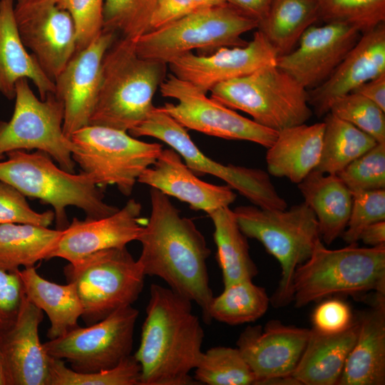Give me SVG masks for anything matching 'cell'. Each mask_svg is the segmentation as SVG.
Here are the masks:
<instances>
[{
    "mask_svg": "<svg viewBox=\"0 0 385 385\" xmlns=\"http://www.w3.org/2000/svg\"><path fill=\"white\" fill-rule=\"evenodd\" d=\"M151 211L138 238L141 253L137 260L143 274L165 281L175 292L196 303L207 322L213 294L207 260L210 250L193 221L183 217L169 196L151 188Z\"/></svg>",
    "mask_w": 385,
    "mask_h": 385,
    "instance_id": "obj_1",
    "label": "cell"
},
{
    "mask_svg": "<svg viewBox=\"0 0 385 385\" xmlns=\"http://www.w3.org/2000/svg\"><path fill=\"white\" fill-rule=\"evenodd\" d=\"M192 302L157 284L150 299L139 347L134 354L141 370V385L197 384L190 372L202 354L204 330Z\"/></svg>",
    "mask_w": 385,
    "mask_h": 385,
    "instance_id": "obj_2",
    "label": "cell"
},
{
    "mask_svg": "<svg viewBox=\"0 0 385 385\" xmlns=\"http://www.w3.org/2000/svg\"><path fill=\"white\" fill-rule=\"evenodd\" d=\"M168 64L139 56L134 42L118 38L106 52L89 125L129 131L148 116Z\"/></svg>",
    "mask_w": 385,
    "mask_h": 385,
    "instance_id": "obj_3",
    "label": "cell"
},
{
    "mask_svg": "<svg viewBox=\"0 0 385 385\" xmlns=\"http://www.w3.org/2000/svg\"><path fill=\"white\" fill-rule=\"evenodd\" d=\"M0 180L11 185L26 197L50 205L59 230L69 225L66 213L69 206L82 210L88 219L105 217L119 209L104 201L103 190L88 175L62 169L41 150L9 153L0 160Z\"/></svg>",
    "mask_w": 385,
    "mask_h": 385,
    "instance_id": "obj_4",
    "label": "cell"
},
{
    "mask_svg": "<svg viewBox=\"0 0 385 385\" xmlns=\"http://www.w3.org/2000/svg\"><path fill=\"white\" fill-rule=\"evenodd\" d=\"M368 292L385 296V245L331 250L320 238L293 276L292 302L297 308L334 294Z\"/></svg>",
    "mask_w": 385,
    "mask_h": 385,
    "instance_id": "obj_5",
    "label": "cell"
},
{
    "mask_svg": "<svg viewBox=\"0 0 385 385\" xmlns=\"http://www.w3.org/2000/svg\"><path fill=\"white\" fill-rule=\"evenodd\" d=\"M232 211L242 233L258 240L278 261L281 277L270 303L275 307L287 306L292 302V280L297 267L310 257L321 238L314 213L304 202L289 210L242 205Z\"/></svg>",
    "mask_w": 385,
    "mask_h": 385,
    "instance_id": "obj_6",
    "label": "cell"
},
{
    "mask_svg": "<svg viewBox=\"0 0 385 385\" xmlns=\"http://www.w3.org/2000/svg\"><path fill=\"white\" fill-rule=\"evenodd\" d=\"M210 92L211 98L277 132L305 123L313 115L307 90L276 63L220 83Z\"/></svg>",
    "mask_w": 385,
    "mask_h": 385,
    "instance_id": "obj_7",
    "label": "cell"
},
{
    "mask_svg": "<svg viewBox=\"0 0 385 385\" xmlns=\"http://www.w3.org/2000/svg\"><path fill=\"white\" fill-rule=\"evenodd\" d=\"M259 24L228 3L195 9L163 28L147 32L135 43L137 54L168 64L192 50H216L243 46L242 36Z\"/></svg>",
    "mask_w": 385,
    "mask_h": 385,
    "instance_id": "obj_8",
    "label": "cell"
},
{
    "mask_svg": "<svg viewBox=\"0 0 385 385\" xmlns=\"http://www.w3.org/2000/svg\"><path fill=\"white\" fill-rule=\"evenodd\" d=\"M67 283L74 284L86 325L132 305L142 292L145 274L126 247L91 254L64 267Z\"/></svg>",
    "mask_w": 385,
    "mask_h": 385,
    "instance_id": "obj_9",
    "label": "cell"
},
{
    "mask_svg": "<svg viewBox=\"0 0 385 385\" xmlns=\"http://www.w3.org/2000/svg\"><path fill=\"white\" fill-rule=\"evenodd\" d=\"M70 139L76 150L72 158L101 190L114 185L124 195H131L140 175L157 160L163 146L136 139L127 131L88 125Z\"/></svg>",
    "mask_w": 385,
    "mask_h": 385,
    "instance_id": "obj_10",
    "label": "cell"
},
{
    "mask_svg": "<svg viewBox=\"0 0 385 385\" xmlns=\"http://www.w3.org/2000/svg\"><path fill=\"white\" fill-rule=\"evenodd\" d=\"M128 132L133 137L149 136L162 140L178 152L196 175L210 174L222 180L255 206L267 210L287 207L266 171L224 165L206 156L190 138L187 129L161 107H155L144 121Z\"/></svg>",
    "mask_w": 385,
    "mask_h": 385,
    "instance_id": "obj_11",
    "label": "cell"
},
{
    "mask_svg": "<svg viewBox=\"0 0 385 385\" xmlns=\"http://www.w3.org/2000/svg\"><path fill=\"white\" fill-rule=\"evenodd\" d=\"M11 118L0 120V160L15 150H41L48 154L63 170L74 173L72 154L76 147L63 133L64 108L54 93L38 98L28 79L16 85Z\"/></svg>",
    "mask_w": 385,
    "mask_h": 385,
    "instance_id": "obj_12",
    "label": "cell"
},
{
    "mask_svg": "<svg viewBox=\"0 0 385 385\" xmlns=\"http://www.w3.org/2000/svg\"><path fill=\"white\" fill-rule=\"evenodd\" d=\"M138 311L121 307L96 323L79 326L43 344L47 354L70 364L79 372H95L116 366L129 356Z\"/></svg>",
    "mask_w": 385,
    "mask_h": 385,
    "instance_id": "obj_13",
    "label": "cell"
},
{
    "mask_svg": "<svg viewBox=\"0 0 385 385\" xmlns=\"http://www.w3.org/2000/svg\"><path fill=\"white\" fill-rule=\"evenodd\" d=\"M163 97L177 100L161 108L186 129L227 140H247L270 148L278 132L245 118L208 98L192 83L170 73L160 86Z\"/></svg>",
    "mask_w": 385,
    "mask_h": 385,
    "instance_id": "obj_14",
    "label": "cell"
},
{
    "mask_svg": "<svg viewBox=\"0 0 385 385\" xmlns=\"http://www.w3.org/2000/svg\"><path fill=\"white\" fill-rule=\"evenodd\" d=\"M20 38L53 82L76 52V30L70 14L56 0L14 2Z\"/></svg>",
    "mask_w": 385,
    "mask_h": 385,
    "instance_id": "obj_15",
    "label": "cell"
},
{
    "mask_svg": "<svg viewBox=\"0 0 385 385\" xmlns=\"http://www.w3.org/2000/svg\"><path fill=\"white\" fill-rule=\"evenodd\" d=\"M117 37L115 33L103 31L86 48L75 53L54 80V93L64 108L63 130L68 138L89 125L100 90L103 58Z\"/></svg>",
    "mask_w": 385,
    "mask_h": 385,
    "instance_id": "obj_16",
    "label": "cell"
},
{
    "mask_svg": "<svg viewBox=\"0 0 385 385\" xmlns=\"http://www.w3.org/2000/svg\"><path fill=\"white\" fill-rule=\"evenodd\" d=\"M278 55L262 32L243 46L222 47L210 55L192 52L170 62L172 74L207 93L220 83L248 75L260 68L276 63Z\"/></svg>",
    "mask_w": 385,
    "mask_h": 385,
    "instance_id": "obj_17",
    "label": "cell"
},
{
    "mask_svg": "<svg viewBox=\"0 0 385 385\" xmlns=\"http://www.w3.org/2000/svg\"><path fill=\"white\" fill-rule=\"evenodd\" d=\"M356 28L342 23L312 25L289 53L278 56L277 66L307 90L325 81L361 37Z\"/></svg>",
    "mask_w": 385,
    "mask_h": 385,
    "instance_id": "obj_18",
    "label": "cell"
},
{
    "mask_svg": "<svg viewBox=\"0 0 385 385\" xmlns=\"http://www.w3.org/2000/svg\"><path fill=\"white\" fill-rule=\"evenodd\" d=\"M309 332L277 319L267 322L264 327L247 326L236 344L255 377V385L292 376Z\"/></svg>",
    "mask_w": 385,
    "mask_h": 385,
    "instance_id": "obj_19",
    "label": "cell"
},
{
    "mask_svg": "<svg viewBox=\"0 0 385 385\" xmlns=\"http://www.w3.org/2000/svg\"><path fill=\"white\" fill-rule=\"evenodd\" d=\"M141 212V204L130 199L109 216L83 220L73 218L61 231L48 260L60 257L73 263L101 250L126 247L138 240L146 223Z\"/></svg>",
    "mask_w": 385,
    "mask_h": 385,
    "instance_id": "obj_20",
    "label": "cell"
},
{
    "mask_svg": "<svg viewBox=\"0 0 385 385\" xmlns=\"http://www.w3.org/2000/svg\"><path fill=\"white\" fill-rule=\"evenodd\" d=\"M383 73H385V22L361 34L331 76L318 86L307 90L309 105L317 116H324L337 99Z\"/></svg>",
    "mask_w": 385,
    "mask_h": 385,
    "instance_id": "obj_21",
    "label": "cell"
},
{
    "mask_svg": "<svg viewBox=\"0 0 385 385\" xmlns=\"http://www.w3.org/2000/svg\"><path fill=\"white\" fill-rule=\"evenodd\" d=\"M43 311L24 295L13 324L0 332L10 385H49V356L38 335Z\"/></svg>",
    "mask_w": 385,
    "mask_h": 385,
    "instance_id": "obj_22",
    "label": "cell"
},
{
    "mask_svg": "<svg viewBox=\"0 0 385 385\" xmlns=\"http://www.w3.org/2000/svg\"><path fill=\"white\" fill-rule=\"evenodd\" d=\"M138 182L175 197L188 203L191 209L204 211L207 215L229 207L237 197L227 185H217L199 179L173 148L163 149L155 162L140 175Z\"/></svg>",
    "mask_w": 385,
    "mask_h": 385,
    "instance_id": "obj_23",
    "label": "cell"
},
{
    "mask_svg": "<svg viewBox=\"0 0 385 385\" xmlns=\"http://www.w3.org/2000/svg\"><path fill=\"white\" fill-rule=\"evenodd\" d=\"M374 302L356 318L357 337L337 385L385 384V296Z\"/></svg>",
    "mask_w": 385,
    "mask_h": 385,
    "instance_id": "obj_24",
    "label": "cell"
},
{
    "mask_svg": "<svg viewBox=\"0 0 385 385\" xmlns=\"http://www.w3.org/2000/svg\"><path fill=\"white\" fill-rule=\"evenodd\" d=\"M14 8V0H0V93L14 100L16 83L26 78L44 100L48 94L55 93V84L35 56L27 52L18 31Z\"/></svg>",
    "mask_w": 385,
    "mask_h": 385,
    "instance_id": "obj_25",
    "label": "cell"
},
{
    "mask_svg": "<svg viewBox=\"0 0 385 385\" xmlns=\"http://www.w3.org/2000/svg\"><path fill=\"white\" fill-rule=\"evenodd\" d=\"M324 127L322 121L293 125L279 131L266 154L269 174L287 178L296 184L303 180L319 163Z\"/></svg>",
    "mask_w": 385,
    "mask_h": 385,
    "instance_id": "obj_26",
    "label": "cell"
},
{
    "mask_svg": "<svg viewBox=\"0 0 385 385\" xmlns=\"http://www.w3.org/2000/svg\"><path fill=\"white\" fill-rule=\"evenodd\" d=\"M358 321L344 331L325 334L310 329L292 376L300 385L337 384L358 333Z\"/></svg>",
    "mask_w": 385,
    "mask_h": 385,
    "instance_id": "obj_27",
    "label": "cell"
},
{
    "mask_svg": "<svg viewBox=\"0 0 385 385\" xmlns=\"http://www.w3.org/2000/svg\"><path fill=\"white\" fill-rule=\"evenodd\" d=\"M298 185L304 202L314 213L321 239L329 245L345 230L352 193L336 174L311 171Z\"/></svg>",
    "mask_w": 385,
    "mask_h": 385,
    "instance_id": "obj_28",
    "label": "cell"
},
{
    "mask_svg": "<svg viewBox=\"0 0 385 385\" xmlns=\"http://www.w3.org/2000/svg\"><path fill=\"white\" fill-rule=\"evenodd\" d=\"M24 294L44 312L51 322L49 339L61 337L78 327L83 309L73 284H58L41 277L34 267L19 270Z\"/></svg>",
    "mask_w": 385,
    "mask_h": 385,
    "instance_id": "obj_29",
    "label": "cell"
},
{
    "mask_svg": "<svg viewBox=\"0 0 385 385\" xmlns=\"http://www.w3.org/2000/svg\"><path fill=\"white\" fill-rule=\"evenodd\" d=\"M208 215L214 225L216 258L224 287L252 280L258 274V269L250 256L247 237L240 229L233 211L229 207H224Z\"/></svg>",
    "mask_w": 385,
    "mask_h": 385,
    "instance_id": "obj_30",
    "label": "cell"
},
{
    "mask_svg": "<svg viewBox=\"0 0 385 385\" xmlns=\"http://www.w3.org/2000/svg\"><path fill=\"white\" fill-rule=\"evenodd\" d=\"M61 231L30 224L0 225V269L15 272L48 260Z\"/></svg>",
    "mask_w": 385,
    "mask_h": 385,
    "instance_id": "obj_31",
    "label": "cell"
},
{
    "mask_svg": "<svg viewBox=\"0 0 385 385\" xmlns=\"http://www.w3.org/2000/svg\"><path fill=\"white\" fill-rule=\"evenodd\" d=\"M318 19L317 0H273L257 29L280 56L291 52L304 31Z\"/></svg>",
    "mask_w": 385,
    "mask_h": 385,
    "instance_id": "obj_32",
    "label": "cell"
},
{
    "mask_svg": "<svg viewBox=\"0 0 385 385\" xmlns=\"http://www.w3.org/2000/svg\"><path fill=\"white\" fill-rule=\"evenodd\" d=\"M321 157L314 170L337 174L376 143L371 135L331 113L324 115Z\"/></svg>",
    "mask_w": 385,
    "mask_h": 385,
    "instance_id": "obj_33",
    "label": "cell"
},
{
    "mask_svg": "<svg viewBox=\"0 0 385 385\" xmlns=\"http://www.w3.org/2000/svg\"><path fill=\"white\" fill-rule=\"evenodd\" d=\"M270 298L264 287L243 280L224 287L213 297L208 308L207 322L212 319L235 326L255 322L267 311Z\"/></svg>",
    "mask_w": 385,
    "mask_h": 385,
    "instance_id": "obj_34",
    "label": "cell"
},
{
    "mask_svg": "<svg viewBox=\"0 0 385 385\" xmlns=\"http://www.w3.org/2000/svg\"><path fill=\"white\" fill-rule=\"evenodd\" d=\"M194 379L207 385H252L255 377L239 349L214 346L202 352Z\"/></svg>",
    "mask_w": 385,
    "mask_h": 385,
    "instance_id": "obj_35",
    "label": "cell"
},
{
    "mask_svg": "<svg viewBox=\"0 0 385 385\" xmlns=\"http://www.w3.org/2000/svg\"><path fill=\"white\" fill-rule=\"evenodd\" d=\"M140 376L134 355L112 369L95 372L76 371L67 367L63 360L49 357V385H141Z\"/></svg>",
    "mask_w": 385,
    "mask_h": 385,
    "instance_id": "obj_36",
    "label": "cell"
},
{
    "mask_svg": "<svg viewBox=\"0 0 385 385\" xmlns=\"http://www.w3.org/2000/svg\"><path fill=\"white\" fill-rule=\"evenodd\" d=\"M157 0H105L103 31L135 42L150 31Z\"/></svg>",
    "mask_w": 385,
    "mask_h": 385,
    "instance_id": "obj_37",
    "label": "cell"
},
{
    "mask_svg": "<svg viewBox=\"0 0 385 385\" xmlns=\"http://www.w3.org/2000/svg\"><path fill=\"white\" fill-rule=\"evenodd\" d=\"M319 19L368 32L385 22V0H317Z\"/></svg>",
    "mask_w": 385,
    "mask_h": 385,
    "instance_id": "obj_38",
    "label": "cell"
},
{
    "mask_svg": "<svg viewBox=\"0 0 385 385\" xmlns=\"http://www.w3.org/2000/svg\"><path fill=\"white\" fill-rule=\"evenodd\" d=\"M329 113L371 135L377 143H385V111L361 94L350 93L339 98Z\"/></svg>",
    "mask_w": 385,
    "mask_h": 385,
    "instance_id": "obj_39",
    "label": "cell"
},
{
    "mask_svg": "<svg viewBox=\"0 0 385 385\" xmlns=\"http://www.w3.org/2000/svg\"><path fill=\"white\" fill-rule=\"evenodd\" d=\"M337 175L351 193L385 189V143H377Z\"/></svg>",
    "mask_w": 385,
    "mask_h": 385,
    "instance_id": "obj_40",
    "label": "cell"
},
{
    "mask_svg": "<svg viewBox=\"0 0 385 385\" xmlns=\"http://www.w3.org/2000/svg\"><path fill=\"white\" fill-rule=\"evenodd\" d=\"M382 220H385V189L352 192L350 216L341 237L348 245L356 244L366 226Z\"/></svg>",
    "mask_w": 385,
    "mask_h": 385,
    "instance_id": "obj_41",
    "label": "cell"
},
{
    "mask_svg": "<svg viewBox=\"0 0 385 385\" xmlns=\"http://www.w3.org/2000/svg\"><path fill=\"white\" fill-rule=\"evenodd\" d=\"M105 0H56L71 16L76 30V52L86 48L103 31Z\"/></svg>",
    "mask_w": 385,
    "mask_h": 385,
    "instance_id": "obj_42",
    "label": "cell"
},
{
    "mask_svg": "<svg viewBox=\"0 0 385 385\" xmlns=\"http://www.w3.org/2000/svg\"><path fill=\"white\" fill-rule=\"evenodd\" d=\"M54 220L53 210L43 212L34 210L24 194L11 185L0 180V225L30 224L48 227Z\"/></svg>",
    "mask_w": 385,
    "mask_h": 385,
    "instance_id": "obj_43",
    "label": "cell"
},
{
    "mask_svg": "<svg viewBox=\"0 0 385 385\" xmlns=\"http://www.w3.org/2000/svg\"><path fill=\"white\" fill-rule=\"evenodd\" d=\"M349 304L339 299H329L319 304L312 314L315 331L333 334L346 329L354 322Z\"/></svg>",
    "mask_w": 385,
    "mask_h": 385,
    "instance_id": "obj_44",
    "label": "cell"
},
{
    "mask_svg": "<svg viewBox=\"0 0 385 385\" xmlns=\"http://www.w3.org/2000/svg\"><path fill=\"white\" fill-rule=\"evenodd\" d=\"M18 272L0 269V332L13 324L25 295Z\"/></svg>",
    "mask_w": 385,
    "mask_h": 385,
    "instance_id": "obj_45",
    "label": "cell"
},
{
    "mask_svg": "<svg viewBox=\"0 0 385 385\" xmlns=\"http://www.w3.org/2000/svg\"><path fill=\"white\" fill-rule=\"evenodd\" d=\"M195 10L192 0H157L150 31L168 26Z\"/></svg>",
    "mask_w": 385,
    "mask_h": 385,
    "instance_id": "obj_46",
    "label": "cell"
},
{
    "mask_svg": "<svg viewBox=\"0 0 385 385\" xmlns=\"http://www.w3.org/2000/svg\"><path fill=\"white\" fill-rule=\"evenodd\" d=\"M351 93L361 94L385 111V73L362 83Z\"/></svg>",
    "mask_w": 385,
    "mask_h": 385,
    "instance_id": "obj_47",
    "label": "cell"
},
{
    "mask_svg": "<svg viewBox=\"0 0 385 385\" xmlns=\"http://www.w3.org/2000/svg\"><path fill=\"white\" fill-rule=\"evenodd\" d=\"M273 0H227L245 16L260 24L266 16Z\"/></svg>",
    "mask_w": 385,
    "mask_h": 385,
    "instance_id": "obj_48",
    "label": "cell"
},
{
    "mask_svg": "<svg viewBox=\"0 0 385 385\" xmlns=\"http://www.w3.org/2000/svg\"><path fill=\"white\" fill-rule=\"evenodd\" d=\"M369 247L385 245V220L366 226L360 233L359 241Z\"/></svg>",
    "mask_w": 385,
    "mask_h": 385,
    "instance_id": "obj_49",
    "label": "cell"
},
{
    "mask_svg": "<svg viewBox=\"0 0 385 385\" xmlns=\"http://www.w3.org/2000/svg\"><path fill=\"white\" fill-rule=\"evenodd\" d=\"M195 9L212 7L227 3V0H192Z\"/></svg>",
    "mask_w": 385,
    "mask_h": 385,
    "instance_id": "obj_50",
    "label": "cell"
},
{
    "mask_svg": "<svg viewBox=\"0 0 385 385\" xmlns=\"http://www.w3.org/2000/svg\"><path fill=\"white\" fill-rule=\"evenodd\" d=\"M0 385H10L9 375L0 348Z\"/></svg>",
    "mask_w": 385,
    "mask_h": 385,
    "instance_id": "obj_51",
    "label": "cell"
},
{
    "mask_svg": "<svg viewBox=\"0 0 385 385\" xmlns=\"http://www.w3.org/2000/svg\"><path fill=\"white\" fill-rule=\"evenodd\" d=\"M38 1H41V0H14V2L16 4H24V3L35 2Z\"/></svg>",
    "mask_w": 385,
    "mask_h": 385,
    "instance_id": "obj_52",
    "label": "cell"
}]
</instances>
